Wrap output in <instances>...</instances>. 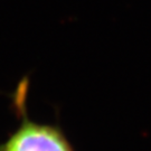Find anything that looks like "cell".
<instances>
[{"label":"cell","instance_id":"obj_1","mask_svg":"<svg viewBox=\"0 0 151 151\" xmlns=\"http://www.w3.org/2000/svg\"><path fill=\"white\" fill-rule=\"evenodd\" d=\"M28 80L20 81L14 94V105L22 121L7 140L0 145V151H74L63 131L52 124L39 123L28 118L26 95Z\"/></svg>","mask_w":151,"mask_h":151}]
</instances>
